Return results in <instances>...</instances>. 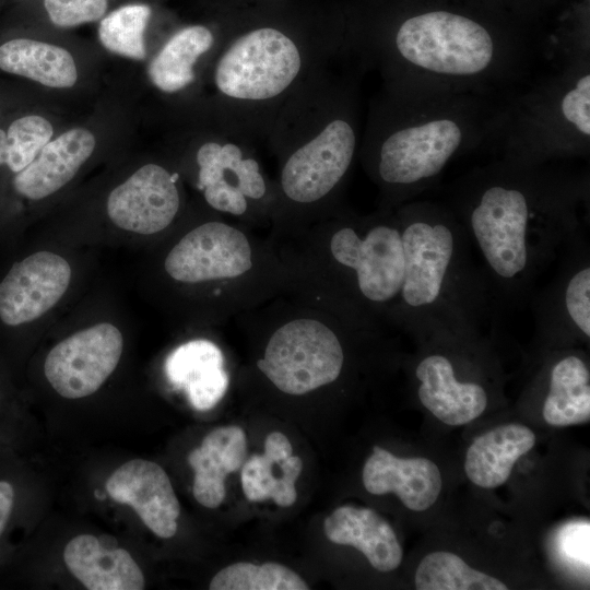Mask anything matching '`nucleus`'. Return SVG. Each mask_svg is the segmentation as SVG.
Listing matches in <instances>:
<instances>
[{
  "instance_id": "16",
  "label": "nucleus",
  "mask_w": 590,
  "mask_h": 590,
  "mask_svg": "<svg viewBox=\"0 0 590 590\" xmlns=\"http://www.w3.org/2000/svg\"><path fill=\"white\" fill-rule=\"evenodd\" d=\"M106 489L114 500L131 506L157 536L175 535L180 504L161 465L143 459L130 460L109 476Z\"/></svg>"
},
{
  "instance_id": "25",
  "label": "nucleus",
  "mask_w": 590,
  "mask_h": 590,
  "mask_svg": "<svg viewBox=\"0 0 590 590\" xmlns=\"http://www.w3.org/2000/svg\"><path fill=\"white\" fill-rule=\"evenodd\" d=\"M214 45L215 36L208 26L197 24L177 31L151 61V82L164 93L182 91L194 82L197 62Z\"/></svg>"
},
{
  "instance_id": "1",
  "label": "nucleus",
  "mask_w": 590,
  "mask_h": 590,
  "mask_svg": "<svg viewBox=\"0 0 590 590\" xmlns=\"http://www.w3.org/2000/svg\"><path fill=\"white\" fill-rule=\"evenodd\" d=\"M350 28L354 51L382 87L509 99L547 60L545 32L494 0H389Z\"/></svg>"
},
{
  "instance_id": "29",
  "label": "nucleus",
  "mask_w": 590,
  "mask_h": 590,
  "mask_svg": "<svg viewBox=\"0 0 590 590\" xmlns=\"http://www.w3.org/2000/svg\"><path fill=\"white\" fill-rule=\"evenodd\" d=\"M151 13V7L140 3L126 4L114 10L99 23V42L107 50L119 56L144 59V33Z\"/></svg>"
},
{
  "instance_id": "32",
  "label": "nucleus",
  "mask_w": 590,
  "mask_h": 590,
  "mask_svg": "<svg viewBox=\"0 0 590 590\" xmlns=\"http://www.w3.org/2000/svg\"><path fill=\"white\" fill-rule=\"evenodd\" d=\"M274 464L267 456L257 453L243 463L241 487L249 502H263L273 497L279 483V477L273 474Z\"/></svg>"
},
{
  "instance_id": "3",
  "label": "nucleus",
  "mask_w": 590,
  "mask_h": 590,
  "mask_svg": "<svg viewBox=\"0 0 590 590\" xmlns=\"http://www.w3.org/2000/svg\"><path fill=\"white\" fill-rule=\"evenodd\" d=\"M350 52L305 82L281 107L263 144L278 162L268 237L283 238L343 204L363 133L361 81Z\"/></svg>"
},
{
  "instance_id": "34",
  "label": "nucleus",
  "mask_w": 590,
  "mask_h": 590,
  "mask_svg": "<svg viewBox=\"0 0 590 590\" xmlns=\"http://www.w3.org/2000/svg\"><path fill=\"white\" fill-rule=\"evenodd\" d=\"M559 540L560 552L567 560L589 569V522L569 523Z\"/></svg>"
},
{
  "instance_id": "35",
  "label": "nucleus",
  "mask_w": 590,
  "mask_h": 590,
  "mask_svg": "<svg viewBox=\"0 0 590 590\" xmlns=\"http://www.w3.org/2000/svg\"><path fill=\"white\" fill-rule=\"evenodd\" d=\"M281 475L273 502L281 507L292 506L297 498L295 482L303 470V460L297 456H290L280 463Z\"/></svg>"
},
{
  "instance_id": "36",
  "label": "nucleus",
  "mask_w": 590,
  "mask_h": 590,
  "mask_svg": "<svg viewBox=\"0 0 590 590\" xmlns=\"http://www.w3.org/2000/svg\"><path fill=\"white\" fill-rule=\"evenodd\" d=\"M264 456L275 464H280L293 455V448L288 438L280 433H270L264 440Z\"/></svg>"
},
{
  "instance_id": "24",
  "label": "nucleus",
  "mask_w": 590,
  "mask_h": 590,
  "mask_svg": "<svg viewBox=\"0 0 590 590\" xmlns=\"http://www.w3.org/2000/svg\"><path fill=\"white\" fill-rule=\"evenodd\" d=\"M542 414L552 426L583 424L590 420V370L577 353L558 355L550 364Z\"/></svg>"
},
{
  "instance_id": "5",
  "label": "nucleus",
  "mask_w": 590,
  "mask_h": 590,
  "mask_svg": "<svg viewBox=\"0 0 590 590\" xmlns=\"http://www.w3.org/2000/svg\"><path fill=\"white\" fill-rule=\"evenodd\" d=\"M271 241L290 275L287 294L363 326L389 324L404 271L396 209L362 214L343 203Z\"/></svg>"
},
{
  "instance_id": "20",
  "label": "nucleus",
  "mask_w": 590,
  "mask_h": 590,
  "mask_svg": "<svg viewBox=\"0 0 590 590\" xmlns=\"http://www.w3.org/2000/svg\"><path fill=\"white\" fill-rule=\"evenodd\" d=\"M95 138L86 129H71L49 141L13 179L15 190L32 200L46 198L68 184L92 155Z\"/></svg>"
},
{
  "instance_id": "17",
  "label": "nucleus",
  "mask_w": 590,
  "mask_h": 590,
  "mask_svg": "<svg viewBox=\"0 0 590 590\" xmlns=\"http://www.w3.org/2000/svg\"><path fill=\"white\" fill-rule=\"evenodd\" d=\"M164 371L169 384L182 390L198 411L213 409L229 386L223 350L205 338L191 339L176 346L165 359Z\"/></svg>"
},
{
  "instance_id": "8",
  "label": "nucleus",
  "mask_w": 590,
  "mask_h": 590,
  "mask_svg": "<svg viewBox=\"0 0 590 590\" xmlns=\"http://www.w3.org/2000/svg\"><path fill=\"white\" fill-rule=\"evenodd\" d=\"M214 212L167 250L162 269L178 286L203 291L205 311L224 321L288 293L290 275L270 238Z\"/></svg>"
},
{
  "instance_id": "14",
  "label": "nucleus",
  "mask_w": 590,
  "mask_h": 590,
  "mask_svg": "<svg viewBox=\"0 0 590 590\" xmlns=\"http://www.w3.org/2000/svg\"><path fill=\"white\" fill-rule=\"evenodd\" d=\"M179 175L158 164H145L116 187L107 199V213L121 229L153 235L176 220L181 197Z\"/></svg>"
},
{
  "instance_id": "10",
  "label": "nucleus",
  "mask_w": 590,
  "mask_h": 590,
  "mask_svg": "<svg viewBox=\"0 0 590 590\" xmlns=\"http://www.w3.org/2000/svg\"><path fill=\"white\" fill-rule=\"evenodd\" d=\"M255 141L222 131L196 151L197 189L214 212L252 228L269 227L274 185L256 151Z\"/></svg>"
},
{
  "instance_id": "6",
  "label": "nucleus",
  "mask_w": 590,
  "mask_h": 590,
  "mask_svg": "<svg viewBox=\"0 0 590 590\" xmlns=\"http://www.w3.org/2000/svg\"><path fill=\"white\" fill-rule=\"evenodd\" d=\"M403 281L389 324L416 337L477 328L495 308L468 236L442 202L412 200L396 208Z\"/></svg>"
},
{
  "instance_id": "30",
  "label": "nucleus",
  "mask_w": 590,
  "mask_h": 590,
  "mask_svg": "<svg viewBox=\"0 0 590 590\" xmlns=\"http://www.w3.org/2000/svg\"><path fill=\"white\" fill-rule=\"evenodd\" d=\"M54 129L44 117L31 115L14 120L5 133L0 129V165L19 173L49 142Z\"/></svg>"
},
{
  "instance_id": "7",
  "label": "nucleus",
  "mask_w": 590,
  "mask_h": 590,
  "mask_svg": "<svg viewBox=\"0 0 590 590\" xmlns=\"http://www.w3.org/2000/svg\"><path fill=\"white\" fill-rule=\"evenodd\" d=\"M350 30L315 39L272 25L232 36L212 80L224 106L222 128L263 144L274 117L310 78L353 50Z\"/></svg>"
},
{
  "instance_id": "12",
  "label": "nucleus",
  "mask_w": 590,
  "mask_h": 590,
  "mask_svg": "<svg viewBox=\"0 0 590 590\" xmlns=\"http://www.w3.org/2000/svg\"><path fill=\"white\" fill-rule=\"evenodd\" d=\"M459 329H439L420 337L426 353L414 367L417 398L435 417L450 426L468 424L481 416L488 404L482 382L459 377L456 341Z\"/></svg>"
},
{
  "instance_id": "21",
  "label": "nucleus",
  "mask_w": 590,
  "mask_h": 590,
  "mask_svg": "<svg viewBox=\"0 0 590 590\" xmlns=\"http://www.w3.org/2000/svg\"><path fill=\"white\" fill-rule=\"evenodd\" d=\"M323 530L330 542L357 548L379 571H392L402 562V547L393 529L370 508L338 507L324 519Z\"/></svg>"
},
{
  "instance_id": "22",
  "label": "nucleus",
  "mask_w": 590,
  "mask_h": 590,
  "mask_svg": "<svg viewBox=\"0 0 590 590\" xmlns=\"http://www.w3.org/2000/svg\"><path fill=\"white\" fill-rule=\"evenodd\" d=\"M247 439L244 429L228 425L212 429L200 447L188 455L194 471L193 496L208 508L219 507L226 496L225 479L245 462Z\"/></svg>"
},
{
  "instance_id": "9",
  "label": "nucleus",
  "mask_w": 590,
  "mask_h": 590,
  "mask_svg": "<svg viewBox=\"0 0 590 590\" xmlns=\"http://www.w3.org/2000/svg\"><path fill=\"white\" fill-rule=\"evenodd\" d=\"M510 98L489 149L526 162L586 160L590 153V47L565 54Z\"/></svg>"
},
{
  "instance_id": "28",
  "label": "nucleus",
  "mask_w": 590,
  "mask_h": 590,
  "mask_svg": "<svg viewBox=\"0 0 590 590\" xmlns=\"http://www.w3.org/2000/svg\"><path fill=\"white\" fill-rule=\"evenodd\" d=\"M211 590H308V583L278 563L238 562L222 568L210 581Z\"/></svg>"
},
{
  "instance_id": "13",
  "label": "nucleus",
  "mask_w": 590,
  "mask_h": 590,
  "mask_svg": "<svg viewBox=\"0 0 590 590\" xmlns=\"http://www.w3.org/2000/svg\"><path fill=\"white\" fill-rule=\"evenodd\" d=\"M123 349L118 328L108 322L78 331L48 353L44 371L57 393L80 399L96 392L117 367Z\"/></svg>"
},
{
  "instance_id": "15",
  "label": "nucleus",
  "mask_w": 590,
  "mask_h": 590,
  "mask_svg": "<svg viewBox=\"0 0 590 590\" xmlns=\"http://www.w3.org/2000/svg\"><path fill=\"white\" fill-rule=\"evenodd\" d=\"M71 274L69 262L50 251L15 262L0 281V320L16 327L42 317L63 296Z\"/></svg>"
},
{
  "instance_id": "2",
  "label": "nucleus",
  "mask_w": 590,
  "mask_h": 590,
  "mask_svg": "<svg viewBox=\"0 0 590 590\" xmlns=\"http://www.w3.org/2000/svg\"><path fill=\"white\" fill-rule=\"evenodd\" d=\"M567 162L497 156L446 190L442 203L476 251L495 308L528 304L540 276L589 229V168Z\"/></svg>"
},
{
  "instance_id": "26",
  "label": "nucleus",
  "mask_w": 590,
  "mask_h": 590,
  "mask_svg": "<svg viewBox=\"0 0 590 590\" xmlns=\"http://www.w3.org/2000/svg\"><path fill=\"white\" fill-rule=\"evenodd\" d=\"M0 69L57 88L71 87L78 79L75 62L68 50L27 38L0 46Z\"/></svg>"
},
{
  "instance_id": "31",
  "label": "nucleus",
  "mask_w": 590,
  "mask_h": 590,
  "mask_svg": "<svg viewBox=\"0 0 590 590\" xmlns=\"http://www.w3.org/2000/svg\"><path fill=\"white\" fill-rule=\"evenodd\" d=\"M107 0H44L50 21L59 27H73L101 20Z\"/></svg>"
},
{
  "instance_id": "27",
  "label": "nucleus",
  "mask_w": 590,
  "mask_h": 590,
  "mask_svg": "<svg viewBox=\"0 0 590 590\" xmlns=\"http://www.w3.org/2000/svg\"><path fill=\"white\" fill-rule=\"evenodd\" d=\"M418 590H506L499 579L470 567L458 555L437 551L427 554L415 573Z\"/></svg>"
},
{
  "instance_id": "33",
  "label": "nucleus",
  "mask_w": 590,
  "mask_h": 590,
  "mask_svg": "<svg viewBox=\"0 0 590 590\" xmlns=\"http://www.w3.org/2000/svg\"><path fill=\"white\" fill-rule=\"evenodd\" d=\"M526 22L545 30L557 15L576 0H494Z\"/></svg>"
},
{
  "instance_id": "4",
  "label": "nucleus",
  "mask_w": 590,
  "mask_h": 590,
  "mask_svg": "<svg viewBox=\"0 0 590 590\" xmlns=\"http://www.w3.org/2000/svg\"><path fill=\"white\" fill-rule=\"evenodd\" d=\"M509 99L381 87L369 102L358 151V162L378 189V208L417 199L451 162L489 149Z\"/></svg>"
},
{
  "instance_id": "18",
  "label": "nucleus",
  "mask_w": 590,
  "mask_h": 590,
  "mask_svg": "<svg viewBox=\"0 0 590 590\" xmlns=\"http://www.w3.org/2000/svg\"><path fill=\"white\" fill-rule=\"evenodd\" d=\"M363 484L370 494L394 493L406 508L423 511L437 500L442 480L436 463L426 458H399L374 446L364 464Z\"/></svg>"
},
{
  "instance_id": "23",
  "label": "nucleus",
  "mask_w": 590,
  "mask_h": 590,
  "mask_svg": "<svg viewBox=\"0 0 590 590\" xmlns=\"http://www.w3.org/2000/svg\"><path fill=\"white\" fill-rule=\"evenodd\" d=\"M535 444L534 433L521 424H505L477 437L469 447L464 471L483 488H495L510 476L515 463Z\"/></svg>"
},
{
  "instance_id": "19",
  "label": "nucleus",
  "mask_w": 590,
  "mask_h": 590,
  "mask_svg": "<svg viewBox=\"0 0 590 590\" xmlns=\"http://www.w3.org/2000/svg\"><path fill=\"white\" fill-rule=\"evenodd\" d=\"M111 536L80 534L64 547L68 569L90 590H142L143 574L128 551Z\"/></svg>"
},
{
  "instance_id": "11",
  "label": "nucleus",
  "mask_w": 590,
  "mask_h": 590,
  "mask_svg": "<svg viewBox=\"0 0 590 590\" xmlns=\"http://www.w3.org/2000/svg\"><path fill=\"white\" fill-rule=\"evenodd\" d=\"M589 229L575 237L556 259V270L529 298L536 339L559 344L590 338Z\"/></svg>"
},
{
  "instance_id": "37",
  "label": "nucleus",
  "mask_w": 590,
  "mask_h": 590,
  "mask_svg": "<svg viewBox=\"0 0 590 590\" xmlns=\"http://www.w3.org/2000/svg\"><path fill=\"white\" fill-rule=\"evenodd\" d=\"M13 504V486L7 481H0V535L11 516Z\"/></svg>"
}]
</instances>
